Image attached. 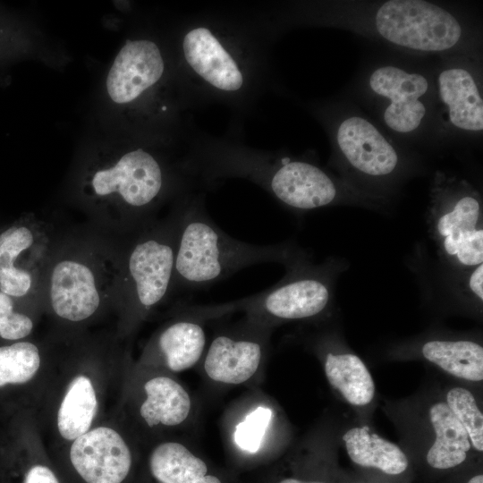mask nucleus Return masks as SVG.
Here are the masks:
<instances>
[{
	"instance_id": "nucleus-16",
	"label": "nucleus",
	"mask_w": 483,
	"mask_h": 483,
	"mask_svg": "<svg viewBox=\"0 0 483 483\" xmlns=\"http://www.w3.org/2000/svg\"><path fill=\"white\" fill-rule=\"evenodd\" d=\"M182 315L161 331L156 343L164 365L173 372L194 367L203 358L207 348L203 320Z\"/></svg>"
},
{
	"instance_id": "nucleus-11",
	"label": "nucleus",
	"mask_w": 483,
	"mask_h": 483,
	"mask_svg": "<svg viewBox=\"0 0 483 483\" xmlns=\"http://www.w3.org/2000/svg\"><path fill=\"white\" fill-rule=\"evenodd\" d=\"M336 142L350 165L370 176H386L398 165V155L375 125L365 118L351 116L336 130Z\"/></svg>"
},
{
	"instance_id": "nucleus-14",
	"label": "nucleus",
	"mask_w": 483,
	"mask_h": 483,
	"mask_svg": "<svg viewBox=\"0 0 483 483\" xmlns=\"http://www.w3.org/2000/svg\"><path fill=\"white\" fill-rule=\"evenodd\" d=\"M437 81L450 123L463 131H481L483 101L472 74L464 68L451 67L439 73Z\"/></svg>"
},
{
	"instance_id": "nucleus-17",
	"label": "nucleus",
	"mask_w": 483,
	"mask_h": 483,
	"mask_svg": "<svg viewBox=\"0 0 483 483\" xmlns=\"http://www.w3.org/2000/svg\"><path fill=\"white\" fill-rule=\"evenodd\" d=\"M429 419L436 439L428 451V463L438 470L462 463L471 447L470 442L466 430L446 403H433L429 409Z\"/></svg>"
},
{
	"instance_id": "nucleus-12",
	"label": "nucleus",
	"mask_w": 483,
	"mask_h": 483,
	"mask_svg": "<svg viewBox=\"0 0 483 483\" xmlns=\"http://www.w3.org/2000/svg\"><path fill=\"white\" fill-rule=\"evenodd\" d=\"M50 299L55 312L64 319L80 321L91 316L100 300L90 268L72 260L56 264L51 275Z\"/></svg>"
},
{
	"instance_id": "nucleus-15",
	"label": "nucleus",
	"mask_w": 483,
	"mask_h": 483,
	"mask_svg": "<svg viewBox=\"0 0 483 483\" xmlns=\"http://www.w3.org/2000/svg\"><path fill=\"white\" fill-rule=\"evenodd\" d=\"M144 391L146 399L140 407V415L149 428H175L191 418L192 398L177 380L166 376L154 377L145 383Z\"/></svg>"
},
{
	"instance_id": "nucleus-18",
	"label": "nucleus",
	"mask_w": 483,
	"mask_h": 483,
	"mask_svg": "<svg viewBox=\"0 0 483 483\" xmlns=\"http://www.w3.org/2000/svg\"><path fill=\"white\" fill-rule=\"evenodd\" d=\"M346 452L356 464L376 468L389 475H398L408 467V459L395 444L370 433L367 427H355L343 436Z\"/></svg>"
},
{
	"instance_id": "nucleus-22",
	"label": "nucleus",
	"mask_w": 483,
	"mask_h": 483,
	"mask_svg": "<svg viewBox=\"0 0 483 483\" xmlns=\"http://www.w3.org/2000/svg\"><path fill=\"white\" fill-rule=\"evenodd\" d=\"M32 242L33 234L24 225L11 226L0 233V291L11 297L24 296L30 289V275L15 262Z\"/></svg>"
},
{
	"instance_id": "nucleus-9",
	"label": "nucleus",
	"mask_w": 483,
	"mask_h": 483,
	"mask_svg": "<svg viewBox=\"0 0 483 483\" xmlns=\"http://www.w3.org/2000/svg\"><path fill=\"white\" fill-rule=\"evenodd\" d=\"M71 466L82 483H125L133 458L115 430L99 427L76 438L71 446Z\"/></svg>"
},
{
	"instance_id": "nucleus-27",
	"label": "nucleus",
	"mask_w": 483,
	"mask_h": 483,
	"mask_svg": "<svg viewBox=\"0 0 483 483\" xmlns=\"http://www.w3.org/2000/svg\"><path fill=\"white\" fill-rule=\"evenodd\" d=\"M468 288L480 301L483 300V264L471 270L468 278Z\"/></svg>"
},
{
	"instance_id": "nucleus-3",
	"label": "nucleus",
	"mask_w": 483,
	"mask_h": 483,
	"mask_svg": "<svg viewBox=\"0 0 483 483\" xmlns=\"http://www.w3.org/2000/svg\"><path fill=\"white\" fill-rule=\"evenodd\" d=\"M106 90L114 103L131 110L140 126L166 131L174 140L185 135L181 112L186 106L170 51L156 38L126 40L107 74Z\"/></svg>"
},
{
	"instance_id": "nucleus-24",
	"label": "nucleus",
	"mask_w": 483,
	"mask_h": 483,
	"mask_svg": "<svg viewBox=\"0 0 483 483\" xmlns=\"http://www.w3.org/2000/svg\"><path fill=\"white\" fill-rule=\"evenodd\" d=\"M445 402L466 430L470 445L482 452L483 415L472 393L463 387H453L447 392Z\"/></svg>"
},
{
	"instance_id": "nucleus-23",
	"label": "nucleus",
	"mask_w": 483,
	"mask_h": 483,
	"mask_svg": "<svg viewBox=\"0 0 483 483\" xmlns=\"http://www.w3.org/2000/svg\"><path fill=\"white\" fill-rule=\"evenodd\" d=\"M39 365L38 350L31 343L18 342L0 347V387L30 380Z\"/></svg>"
},
{
	"instance_id": "nucleus-2",
	"label": "nucleus",
	"mask_w": 483,
	"mask_h": 483,
	"mask_svg": "<svg viewBox=\"0 0 483 483\" xmlns=\"http://www.w3.org/2000/svg\"><path fill=\"white\" fill-rule=\"evenodd\" d=\"M174 218V284L182 288H207L253 265L300 259L288 244L257 245L228 235L208 215L203 191L182 196Z\"/></svg>"
},
{
	"instance_id": "nucleus-26",
	"label": "nucleus",
	"mask_w": 483,
	"mask_h": 483,
	"mask_svg": "<svg viewBox=\"0 0 483 483\" xmlns=\"http://www.w3.org/2000/svg\"><path fill=\"white\" fill-rule=\"evenodd\" d=\"M31 319L13 310L11 296L0 291V337L18 340L27 336L32 330Z\"/></svg>"
},
{
	"instance_id": "nucleus-13",
	"label": "nucleus",
	"mask_w": 483,
	"mask_h": 483,
	"mask_svg": "<svg viewBox=\"0 0 483 483\" xmlns=\"http://www.w3.org/2000/svg\"><path fill=\"white\" fill-rule=\"evenodd\" d=\"M147 472L151 483H231L191 447L177 441L152 449Z\"/></svg>"
},
{
	"instance_id": "nucleus-7",
	"label": "nucleus",
	"mask_w": 483,
	"mask_h": 483,
	"mask_svg": "<svg viewBox=\"0 0 483 483\" xmlns=\"http://www.w3.org/2000/svg\"><path fill=\"white\" fill-rule=\"evenodd\" d=\"M430 229L442 255L453 266L473 268L482 264V210L475 195L456 194L436 203Z\"/></svg>"
},
{
	"instance_id": "nucleus-19",
	"label": "nucleus",
	"mask_w": 483,
	"mask_h": 483,
	"mask_svg": "<svg viewBox=\"0 0 483 483\" xmlns=\"http://www.w3.org/2000/svg\"><path fill=\"white\" fill-rule=\"evenodd\" d=\"M324 370L328 383L353 406L369 404L375 395V384L360 358L351 352H327Z\"/></svg>"
},
{
	"instance_id": "nucleus-1",
	"label": "nucleus",
	"mask_w": 483,
	"mask_h": 483,
	"mask_svg": "<svg viewBox=\"0 0 483 483\" xmlns=\"http://www.w3.org/2000/svg\"><path fill=\"white\" fill-rule=\"evenodd\" d=\"M273 33L262 11H201L182 20L169 51L186 109L252 112L269 84Z\"/></svg>"
},
{
	"instance_id": "nucleus-29",
	"label": "nucleus",
	"mask_w": 483,
	"mask_h": 483,
	"mask_svg": "<svg viewBox=\"0 0 483 483\" xmlns=\"http://www.w3.org/2000/svg\"><path fill=\"white\" fill-rule=\"evenodd\" d=\"M467 483H483V476H482V474L474 476Z\"/></svg>"
},
{
	"instance_id": "nucleus-8",
	"label": "nucleus",
	"mask_w": 483,
	"mask_h": 483,
	"mask_svg": "<svg viewBox=\"0 0 483 483\" xmlns=\"http://www.w3.org/2000/svg\"><path fill=\"white\" fill-rule=\"evenodd\" d=\"M157 235L140 240L128 258V273L140 307L150 309L167 294L174 277L175 218Z\"/></svg>"
},
{
	"instance_id": "nucleus-5",
	"label": "nucleus",
	"mask_w": 483,
	"mask_h": 483,
	"mask_svg": "<svg viewBox=\"0 0 483 483\" xmlns=\"http://www.w3.org/2000/svg\"><path fill=\"white\" fill-rule=\"evenodd\" d=\"M377 32L398 47L420 52H443L455 47L462 30L447 10L422 0L385 2L374 17Z\"/></svg>"
},
{
	"instance_id": "nucleus-6",
	"label": "nucleus",
	"mask_w": 483,
	"mask_h": 483,
	"mask_svg": "<svg viewBox=\"0 0 483 483\" xmlns=\"http://www.w3.org/2000/svg\"><path fill=\"white\" fill-rule=\"evenodd\" d=\"M269 326L247 317L218 331L203 355V369L215 383L237 386L252 378L265 358Z\"/></svg>"
},
{
	"instance_id": "nucleus-21",
	"label": "nucleus",
	"mask_w": 483,
	"mask_h": 483,
	"mask_svg": "<svg viewBox=\"0 0 483 483\" xmlns=\"http://www.w3.org/2000/svg\"><path fill=\"white\" fill-rule=\"evenodd\" d=\"M97 410V401L90 379L77 376L69 384L58 411L60 435L67 440H75L87 433Z\"/></svg>"
},
{
	"instance_id": "nucleus-25",
	"label": "nucleus",
	"mask_w": 483,
	"mask_h": 483,
	"mask_svg": "<svg viewBox=\"0 0 483 483\" xmlns=\"http://www.w3.org/2000/svg\"><path fill=\"white\" fill-rule=\"evenodd\" d=\"M272 417V410L266 406H258L251 411L235 426L233 432L235 445L247 453L258 452Z\"/></svg>"
},
{
	"instance_id": "nucleus-10",
	"label": "nucleus",
	"mask_w": 483,
	"mask_h": 483,
	"mask_svg": "<svg viewBox=\"0 0 483 483\" xmlns=\"http://www.w3.org/2000/svg\"><path fill=\"white\" fill-rule=\"evenodd\" d=\"M369 83L374 93L390 101L384 112L387 127L407 133L420 125L426 114L420 98L428 90V81L422 74L395 66H383L371 73Z\"/></svg>"
},
{
	"instance_id": "nucleus-20",
	"label": "nucleus",
	"mask_w": 483,
	"mask_h": 483,
	"mask_svg": "<svg viewBox=\"0 0 483 483\" xmlns=\"http://www.w3.org/2000/svg\"><path fill=\"white\" fill-rule=\"evenodd\" d=\"M423 357L445 372L464 380L483 379V348L468 340H432L421 347Z\"/></svg>"
},
{
	"instance_id": "nucleus-4",
	"label": "nucleus",
	"mask_w": 483,
	"mask_h": 483,
	"mask_svg": "<svg viewBox=\"0 0 483 483\" xmlns=\"http://www.w3.org/2000/svg\"><path fill=\"white\" fill-rule=\"evenodd\" d=\"M287 275L274 286L250 297L216 305H190L183 312L201 320L243 311L246 317L272 327L292 320L311 319L329 306L332 291L323 267H309L301 259L290 265Z\"/></svg>"
},
{
	"instance_id": "nucleus-28",
	"label": "nucleus",
	"mask_w": 483,
	"mask_h": 483,
	"mask_svg": "<svg viewBox=\"0 0 483 483\" xmlns=\"http://www.w3.org/2000/svg\"><path fill=\"white\" fill-rule=\"evenodd\" d=\"M277 483H325L319 480H306L294 477H286L280 479Z\"/></svg>"
}]
</instances>
